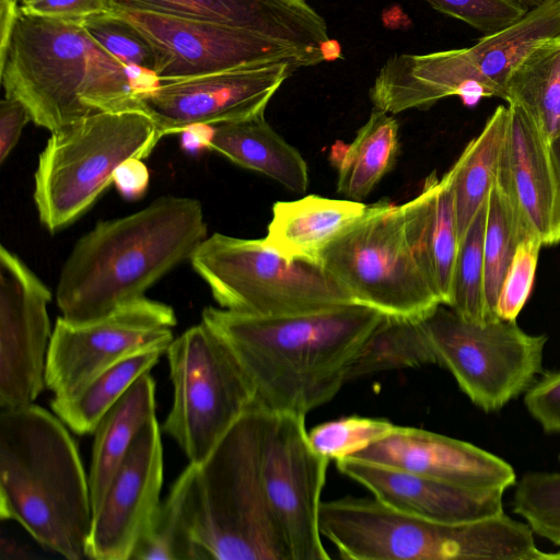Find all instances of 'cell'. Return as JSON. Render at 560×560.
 I'll use <instances>...</instances> for the list:
<instances>
[{
	"label": "cell",
	"mask_w": 560,
	"mask_h": 560,
	"mask_svg": "<svg viewBox=\"0 0 560 560\" xmlns=\"http://www.w3.org/2000/svg\"><path fill=\"white\" fill-rule=\"evenodd\" d=\"M525 406L546 432L560 433V371L549 372L525 392Z\"/></svg>",
	"instance_id": "40"
},
{
	"label": "cell",
	"mask_w": 560,
	"mask_h": 560,
	"mask_svg": "<svg viewBox=\"0 0 560 560\" xmlns=\"http://www.w3.org/2000/svg\"><path fill=\"white\" fill-rule=\"evenodd\" d=\"M85 31L128 68L156 79L159 56L152 44L132 24L114 11L81 21Z\"/></svg>",
	"instance_id": "34"
},
{
	"label": "cell",
	"mask_w": 560,
	"mask_h": 560,
	"mask_svg": "<svg viewBox=\"0 0 560 560\" xmlns=\"http://www.w3.org/2000/svg\"><path fill=\"white\" fill-rule=\"evenodd\" d=\"M401 207L417 260L441 303L448 305L459 246L450 174H430L421 191Z\"/></svg>",
	"instance_id": "22"
},
{
	"label": "cell",
	"mask_w": 560,
	"mask_h": 560,
	"mask_svg": "<svg viewBox=\"0 0 560 560\" xmlns=\"http://www.w3.org/2000/svg\"><path fill=\"white\" fill-rule=\"evenodd\" d=\"M158 419L147 423L120 463L93 511L86 555L95 560H129L161 502L163 450Z\"/></svg>",
	"instance_id": "17"
},
{
	"label": "cell",
	"mask_w": 560,
	"mask_h": 560,
	"mask_svg": "<svg viewBox=\"0 0 560 560\" xmlns=\"http://www.w3.org/2000/svg\"><path fill=\"white\" fill-rule=\"evenodd\" d=\"M177 319L172 306L145 296L98 319L73 324L57 318L47 354L46 387L70 394L98 372L154 346H170Z\"/></svg>",
	"instance_id": "12"
},
{
	"label": "cell",
	"mask_w": 560,
	"mask_h": 560,
	"mask_svg": "<svg viewBox=\"0 0 560 560\" xmlns=\"http://www.w3.org/2000/svg\"><path fill=\"white\" fill-rule=\"evenodd\" d=\"M541 246L537 235H530L517 245L499 291L498 318L516 320L530 294Z\"/></svg>",
	"instance_id": "37"
},
{
	"label": "cell",
	"mask_w": 560,
	"mask_h": 560,
	"mask_svg": "<svg viewBox=\"0 0 560 560\" xmlns=\"http://www.w3.org/2000/svg\"><path fill=\"white\" fill-rule=\"evenodd\" d=\"M0 74L4 96L20 101L32 121L50 132L95 112L139 108L138 93L154 81L121 63L81 22L21 9L0 52Z\"/></svg>",
	"instance_id": "4"
},
{
	"label": "cell",
	"mask_w": 560,
	"mask_h": 560,
	"mask_svg": "<svg viewBox=\"0 0 560 560\" xmlns=\"http://www.w3.org/2000/svg\"><path fill=\"white\" fill-rule=\"evenodd\" d=\"M0 558L4 559H27L28 555L12 538L1 535L0 539Z\"/></svg>",
	"instance_id": "45"
},
{
	"label": "cell",
	"mask_w": 560,
	"mask_h": 560,
	"mask_svg": "<svg viewBox=\"0 0 560 560\" xmlns=\"http://www.w3.org/2000/svg\"><path fill=\"white\" fill-rule=\"evenodd\" d=\"M329 462L311 446L305 417L270 412L262 442V480L292 560L330 558L319 529Z\"/></svg>",
	"instance_id": "13"
},
{
	"label": "cell",
	"mask_w": 560,
	"mask_h": 560,
	"mask_svg": "<svg viewBox=\"0 0 560 560\" xmlns=\"http://www.w3.org/2000/svg\"><path fill=\"white\" fill-rule=\"evenodd\" d=\"M350 457L472 489L504 491L516 483L514 469L499 456L419 428L395 425L387 436Z\"/></svg>",
	"instance_id": "19"
},
{
	"label": "cell",
	"mask_w": 560,
	"mask_h": 560,
	"mask_svg": "<svg viewBox=\"0 0 560 560\" xmlns=\"http://www.w3.org/2000/svg\"><path fill=\"white\" fill-rule=\"evenodd\" d=\"M487 215L488 199L478 210L459 242L453 271L451 301L447 305L462 317L480 323L494 319L489 313L485 293L483 244Z\"/></svg>",
	"instance_id": "33"
},
{
	"label": "cell",
	"mask_w": 560,
	"mask_h": 560,
	"mask_svg": "<svg viewBox=\"0 0 560 560\" xmlns=\"http://www.w3.org/2000/svg\"><path fill=\"white\" fill-rule=\"evenodd\" d=\"M384 316L361 303L280 316L208 306L201 320L236 353L257 406L305 417L348 383L354 358Z\"/></svg>",
	"instance_id": "1"
},
{
	"label": "cell",
	"mask_w": 560,
	"mask_h": 560,
	"mask_svg": "<svg viewBox=\"0 0 560 560\" xmlns=\"http://www.w3.org/2000/svg\"><path fill=\"white\" fill-rule=\"evenodd\" d=\"M207 147L295 194H304L308 187L305 160L296 148L273 130L265 114L217 125L211 130Z\"/></svg>",
	"instance_id": "25"
},
{
	"label": "cell",
	"mask_w": 560,
	"mask_h": 560,
	"mask_svg": "<svg viewBox=\"0 0 560 560\" xmlns=\"http://www.w3.org/2000/svg\"><path fill=\"white\" fill-rule=\"evenodd\" d=\"M420 320L438 364L487 412L526 392L541 372L547 337L525 332L516 320L472 322L442 303Z\"/></svg>",
	"instance_id": "11"
},
{
	"label": "cell",
	"mask_w": 560,
	"mask_h": 560,
	"mask_svg": "<svg viewBox=\"0 0 560 560\" xmlns=\"http://www.w3.org/2000/svg\"><path fill=\"white\" fill-rule=\"evenodd\" d=\"M139 108L95 112L51 132L38 158L34 201L55 233L80 218L113 183L117 168L150 155L161 139Z\"/></svg>",
	"instance_id": "7"
},
{
	"label": "cell",
	"mask_w": 560,
	"mask_h": 560,
	"mask_svg": "<svg viewBox=\"0 0 560 560\" xmlns=\"http://www.w3.org/2000/svg\"><path fill=\"white\" fill-rule=\"evenodd\" d=\"M427 364L438 362L420 318L385 315L354 358L348 382L381 372Z\"/></svg>",
	"instance_id": "31"
},
{
	"label": "cell",
	"mask_w": 560,
	"mask_h": 560,
	"mask_svg": "<svg viewBox=\"0 0 560 560\" xmlns=\"http://www.w3.org/2000/svg\"><path fill=\"white\" fill-rule=\"evenodd\" d=\"M30 120L31 115L20 101L3 97L0 103V163L10 155Z\"/></svg>",
	"instance_id": "42"
},
{
	"label": "cell",
	"mask_w": 560,
	"mask_h": 560,
	"mask_svg": "<svg viewBox=\"0 0 560 560\" xmlns=\"http://www.w3.org/2000/svg\"><path fill=\"white\" fill-rule=\"evenodd\" d=\"M399 125L392 114L374 108L338 162L337 190L362 201L394 165L399 149Z\"/></svg>",
	"instance_id": "29"
},
{
	"label": "cell",
	"mask_w": 560,
	"mask_h": 560,
	"mask_svg": "<svg viewBox=\"0 0 560 560\" xmlns=\"http://www.w3.org/2000/svg\"><path fill=\"white\" fill-rule=\"evenodd\" d=\"M560 36V0H542L510 26L459 50L482 96L504 100V88L518 63L538 45Z\"/></svg>",
	"instance_id": "24"
},
{
	"label": "cell",
	"mask_w": 560,
	"mask_h": 560,
	"mask_svg": "<svg viewBox=\"0 0 560 560\" xmlns=\"http://www.w3.org/2000/svg\"><path fill=\"white\" fill-rule=\"evenodd\" d=\"M394 428L387 419L348 416L317 424L308 432V441L316 453L338 460L378 442Z\"/></svg>",
	"instance_id": "36"
},
{
	"label": "cell",
	"mask_w": 560,
	"mask_h": 560,
	"mask_svg": "<svg viewBox=\"0 0 560 560\" xmlns=\"http://www.w3.org/2000/svg\"><path fill=\"white\" fill-rule=\"evenodd\" d=\"M509 120V107L499 105L481 132L470 140L454 165L451 177L459 242L495 183Z\"/></svg>",
	"instance_id": "28"
},
{
	"label": "cell",
	"mask_w": 560,
	"mask_h": 560,
	"mask_svg": "<svg viewBox=\"0 0 560 560\" xmlns=\"http://www.w3.org/2000/svg\"><path fill=\"white\" fill-rule=\"evenodd\" d=\"M299 68L290 62L155 81L137 95L138 107L161 137L265 114L283 82Z\"/></svg>",
	"instance_id": "14"
},
{
	"label": "cell",
	"mask_w": 560,
	"mask_h": 560,
	"mask_svg": "<svg viewBox=\"0 0 560 560\" xmlns=\"http://www.w3.org/2000/svg\"><path fill=\"white\" fill-rule=\"evenodd\" d=\"M517 1L522 2L523 4H525L526 7H528L530 9V8H534L537 4H539L542 0H517Z\"/></svg>",
	"instance_id": "47"
},
{
	"label": "cell",
	"mask_w": 560,
	"mask_h": 560,
	"mask_svg": "<svg viewBox=\"0 0 560 560\" xmlns=\"http://www.w3.org/2000/svg\"><path fill=\"white\" fill-rule=\"evenodd\" d=\"M504 101L523 108L548 142L560 135V36L518 63L505 84Z\"/></svg>",
	"instance_id": "30"
},
{
	"label": "cell",
	"mask_w": 560,
	"mask_h": 560,
	"mask_svg": "<svg viewBox=\"0 0 560 560\" xmlns=\"http://www.w3.org/2000/svg\"><path fill=\"white\" fill-rule=\"evenodd\" d=\"M149 179V171L142 160L131 159L117 168L113 183L125 197L137 198L147 190Z\"/></svg>",
	"instance_id": "43"
},
{
	"label": "cell",
	"mask_w": 560,
	"mask_h": 560,
	"mask_svg": "<svg viewBox=\"0 0 560 560\" xmlns=\"http://www.w3.org/2000/svg\"><path fill=\"white\" fill-rule=\"evenodd\" d=\"M168 346H154L130 354L98 372L80 387L54 397V413L74 433H94L105 413L144 373L166 353Z\"/></svg>",
	"instance_id": "27"
},
{
	"label": "cell",
	"mask_w": 560,
	"mask_h": 560,
	"mask_svg": "<svg viewBox=\"0 0 560 560\" xmlns=\"http://www.w3.org/2000/svg\"><path fill=\"white\" fill-rule=\"evenodd\" d=\"M530 235L537 234L526 223L505 189L495 179L488 198L483 244L486 302L494 319L498 318L495 306L505 272L517 245Z\"/></svg>",
	"instance_id": "32"
},
{
	"label": "cell",
	"mask_w": 560,
	"mask_h": 560,
	"mask_svg": "<svg viewBox=\"0 0 560 560\" xmlns=\"http://www.w3.org/2000/svg\"><path fill=\"white\" fill-rule=\"evenodd\" d=\"M319 529L343 559H560V552L536 546L527 523L504 513L468 523H440L393 509L374 497L323 501Z\"/></svg>",
	"instance_id": "6"
},
{
	"label": "cell",
	"mask_w": 560,
	"mask_h": 560,
	"mask_svg": "<svg viewBox=\"0 0 560 560\" xmlns=\"http://www.w3.org/2000/svg\"><path fill=\"white\" fill-rule=\"evenodd\" d=\"M165 354L173 401L161 430L198 464L256 405L254 386L230 343L203 320L174 338Z\"/></svg>",
	"instance_id": "9"
},
{
	"label": "cell",
	"mask_w": 560,
	"mask_h": 560,
	"mask_svg": "<svg viewBox=\"0 0 560 560\" xmlns=\"http://www.w3.org/2000/svg\"><path fill=\"white\" fill-rule=\"evenodd\" d=\"M270 412L255 405L213 451L180 472L165 499L195 560H292L270 509L261 471Z\"/></svg>",
	"instance_id": "3"
},
{
	"label": "cell",
	"mask_w": 560,
	"mask_h": 560,
	"mask_svg": "<svg viewBox=\"0 0 560 560\" xmlns=\"http://www.w3.org/2000/svg\"><path fill=\"white\" fill-rule=\"evenodd\" d=\"M131 560H195L190 541L165 500L137 542Z\"/></svg>",
	"instance_id": "38"
},
{
	"label": "cell",
	"mask_w": 560,
	"mask_h": 560,
	"mask_svg": "<svg viewBox=\"0 0 560 560\" xmlns=\"http://www.w3.org/2000/svg\"><path fill=\"white\" fill-rule=\"evenodd\" d=\"M369 209L361 201L317 195L277 201L265 241L290 259L319 262L322 253Z\"/></svg>",
	"instance_id": "23"
},
{
	"label": "cell",
	"mask_w": 560,
	"mask_h": 560,
	"mask_svg": "<svg viewBox=\"0 0 560 560\" xmlns=\"http://www.w3.org/2000/svg\"><path fill=\"white\" fill-rule=\"evenodd\" d=\"M20 9L28 15L74 22L110 11L107 0H31Z\"/></svg>",
	"instance_id": "41"
},
{
	"label": "cell",
	"mask_w": 560,
	"mask_h": 560,
	"mask_svg": "<svg viewBox=\"0 0 560 560\" xmlns=\"http://www.w3.org/2000/svg\"><path fill=\"white\" fill-rule=\"evenodd\" d=\"M48 287L11 250L0 248V407L31 405L46 386L51 328Z\"/></svg>",
	"instance_id": "16"
},
{
	"label": "cell",
	"mask_w": 560,
	"mask_h": 560,
	"mask_svg": "<svg viewBox=\"0 0 560 560\" xmlns=\"http://www.w3.org/2000/svg\"><path fill=\"white\" fill-rule=\"evenodd\" d=\"M509 120L497 176L542 245L560 243V186L546 140L518 105L509 104Z\"/></svg>",
	"instance_id": "21"
},
{
	"label": "cell",
	"mask_w": 560,
	"mask_h": 560,
	"mask_svg": "<svg viewBox=\"0 0 560 560\" xmlns=\"http://www.w3.org/2000/svg\"><path fill=\"white\" fill-rule=\"evenodd\" d=\"M68 427L34 404L0 412V518L19 523L40 546L88 558L89 477Z\"/></svg>",
	"instance_id": "5"
},
{
	"label": "cell",
	"mask_w": 560,
	"mask_h": 560,
	"mask_svg": "<svg viewBox=\"0 0 560 560\" xmlns=\"http://www.w3.org/2000/svg\"><path fill=\"white\" fill-rule=\"evenodd\" d=\"M513 511L532 530L560 547V472H526L516 482Z\"/></svg>",
	"instance_id": "35"
},
{
	"label": "cell",
	"mask_w": 560,
	"mask_h": 560,
	"mask_svg": "<svg viewBox=\"0 0 560 560\" xmlns=\"http://www.w3.org/2000/svg\"><path fill=\"white\" fill-rule=\"evenodd\" d=\"M336 467L386 505L427 520L458 524L504 513L503 490L460 487L353 457Z\"/></svg>",
	"instance_id": "20"
},
{
	"label": "cell",
	"mask_w": 560,
	"mask_h": 560,
	"mask_svg": "<svg viewBox=\"0 0 560 560\" xmlns=\"http://www.w3.org/2000/svg\"><path fill=\"white\" fill-rule=\"evenodd\" d=\"M319 262L358 303L386 316L419 319L441 304L408 241L401 205H370Z\"/></svg>",
	"instance_id": "10"
},
{
	"label": "cell",
	"mask_w": 560,
	"mask_h": 560,
	"mask_svg": "<svg viewBox=\"0 0 560 560\" xmlns=\"http://www.w3.org/2000/svg\"><path fill=\"white\" fill-rule=\"evenodd\" d=\"M114 11H142L245 30L296 48L312 65L341 58L328 25L306 0H107Z\"/></svg>",
	"instance_id": "18"
},
{
	"label": "cell",
	"mask_w": 560,
	"mask_h": 560,
	"mask_svg": "<svg viewBox=\"0 0 560 560\" xmlns=\"http://www.w3.org/2000/svg\"><path fill=\"white\" fill-rule=\"evenodd\" d=\"M207 237L199 200L164 196L128 215L98 222L73 246L56 289L61 317L89 323L144 296L190 259Z\"/></svg>",
	"instance_id": "2"
},
{
	"label": "cell",
	"mask_w": 560,
	"mask_h": 560,
	"mask_svg": "<svg viewBox=\"0 0 560 560\" xmlns=\"http://www.w3.org/2000/svg\"><path fill=\"white\" fill-rule=\"evenodd\" d=\"M28 1H31V0H19L20 4L28 2Z\"/></svg>",
	"instance_id": "48"
},
{
	"label": "cell",
	"mask_w": 560,
	"mask_h": 560,
	"mask_svg": "<svg viewBox=\"0 0 560 560\" xmlns=\"http://www.w3.org/2000/svg\"><path fill=\"white\" fill-rule=\"evenodd\" d=\"M19 13V0H0V52H2L8 45Z\"/></svg>",
	"instance_id": "44"
},
{
	"label": "cell",
	"mask_w": 560,
	"mask_h": 560,
	"mask_svg": "<svg viewBox=\"0 0 560 560\" xmlns=\"http://www.w3.org/2000/svg\"><path fill=\"white\" fill-rule=\"evenodd\" d=\"M155 418V382L149 372L130 386L94 431L89 472L93 511L137 435Z\"/></svg>",
	"instance_id": "26"
},
{
	"label": "cell",
	"mask_w": 560,
	"mask_h": 560,
	"mask_svg": "<svg viewBox=\"0 0 560 560\" xmlns=\"http://www.w3.org/2000/svg\"><path fill=\"white\" fill-rule=\"evenodd\" d=\"M433 9L460 20L485 35L515 23L529 10L517 0H423Z\"/></svg>",
	"instance_id": "39"
},
{
	"label": "cell",
	"mask_w": 560,
	"mask_h": 560,
	"mask_svg": "<svg viewBox=\"0 0 560 560\" xmlns=\"http://www.w3.org/2000/svg\"><path fill=\"white\" fill-rule=\"evenodd\" d=\"M114 12L139 30L156 50V81L271 62H290L299 69L313 66L296 48L245 30L153 12Z\"/></svg>",
	"instance_id": "15"
},
{
	"label": "cell",
	"mask_w": 560,
	"mask_h": 560,
	"mask_svg": "<svg viewBox=\"0 0 560 560\" xmlns=\"http://www.w3.org/2000/svg\"><path fill=\"white\" fill-rule=\"evenodd\" d=\"M549 153L560 186V135L549 142Z\"/></svg>",
	"instance_id": "46"
},
{
	"label": "cell",
	"mask_w": 560,
	"mask_h": 560,
	"mask_svg": "<svg viewBox=\"0 0 560 560\" xmlns=\"http://www.w3.org/2000/svg\"><path fill=\"white\" fill-rule=\"evenodd\" d=\"M221 308L280 316L358 303L320 262L290 259L265 238L207 236L190 257Z\"/></svg>",
	"instance_id": "8"
}]
</instances>
